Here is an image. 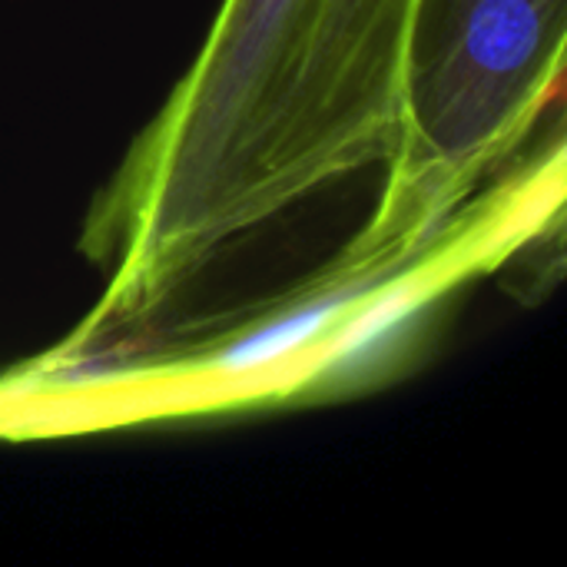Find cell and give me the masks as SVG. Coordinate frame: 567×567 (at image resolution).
<instances>
[{"mask_svg": "<svg viewBox=\"0 0 567 567\" xmlns=\"http://www.w3.org/2000/svg\"><path fill=\"white\" fill-rule=\"evenodd\" d=\"M395 269H355V272H329L316 289L302 292V299L286 302L252 322L249 329L229 336L216 352H209L199 365L223 375V379H249L269 369L292 362L322 346V339L342 322V316L382 279Z\"/></svg>", "mask_w": 567, "mask_h": 567, "instance_id": "7a4b0ae2", "label": "cell"}, {"mask_svg": "<svg viewBox=\"0 0 567 567\" xmlns=\"http://www.w3.org/2000/svg\"><path fill=\"white\" fill-rule=\"evenodd\" d=\"M449 276H455V269H432L419 259L382 279L322 339L312 375L352 382L379 369L382 359H389V352L422 322L425 309L439 299Z\"/></svg>", "mask_w": 567, "mask_h": 567, "instance_id": "3957f363", "label": "cell"}, {"mask_svg": "<svg viewBox=\"0 0 567 567\" xmlns=\"http://www.w3.org/2000/svg\"><path fill=\"white\" fill-rule=\"evenodd\" d=\"M567 0H422L382 196L329 272L425 259L565 83Z\"/></svg>", "mask_w": 567, "mask_h": 567, "instance_id": "6da1fadb", "label": "cell"}]
</instances>
